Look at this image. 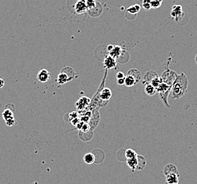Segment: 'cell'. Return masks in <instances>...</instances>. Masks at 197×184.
I'll return each mask as SVG.
<instances>
[{"instance_id":"44dd1931","label":"cell","mask_w":197,"mask_h":184,"mask_svg":"<svg viewBox=\"0 0 197 184\" xmlns=\"http://www.w3.org/2000/svg\"><path fill=\"white\" fill-rule=\"evenodd\" d=\"M140 10H141V6L139 4H134V5H132L130 6L127 9V12H129L131 14H136V13H139Z\"/></svg>"},{"instance_id":"3957f363","label":"cell","mask_w":197,"mask_h":184,"mask_svg":"<svg viewBox=\"0 0 197 184\" xmlns=\"http://www.w3.org/2000/svg\"><path fill=\"white\" fill-rule=\"evenodd\" d=\"M177 76L178 75L175 72L173 71V70L166 69L163 72V74H162V77H160V79H161L162 82L166 84L167 85L172 86L174 81H175Z\"/></svg>"},{"instance_id":"7c38bea8","label":"cell","mask_w":197,"mask_h":184,"mask_svg":"<svg viewBox=\"0 0 197 184\" xmlns=\"http://www.w3.org/2000/svg\"><path fill=\"white\" fill-rule=\"evenodd\" d=\"M139 156L135 158L131 159H127L126 160V163H127L128 167L132 170V171H135L137 169V167H139Z\"/></svg>"},{"instance_id":"484cf974","label":"cell","mask_w":197,"mask_h":184,"mask_svg":"<svg viewBox=\"0 0 197 184\" xmlns=\"http://www.w3.org/2000/svg\"><path fill=\"white\" fill-rule=\"evenodd\" d=\"M142 6L144 9L149 10L151 8V0H143Z\"/></svg>"},{"instance_id":"2e32d148","label":"cell","mask_w":197,"mask_h":184,"mask_svg":"<svg viewBox=\"0 0 197 184\" xmlns=\"http://www.w3.org/2000/svg\"><path fill=\"white\" fill-rule=\"evenodd\" d=\"M83 161L86 164H92L95 162V156L92 153H86L83 156Z\"/></svg>"},{"instance_id":"4fadbf2b","label":"cell","mask_w":197,"mask_h":184,"mask_svg":"<svg viewBox=\"0 0 197 184\" xmlns=\"http://www.w3.org/2000/svg\"><path fill=\"white\" fill-rule=\"evenodd\" d=\"M100 99L103 101H108L112 96V92H111L109 88L105 87L100 92Z\"/></svg>"},{"instance_id":"7a4b0ae2","label":"cell","mask_w":197,"mask_h":184,"mask_svg":"<svg viewBox=\"0 0 197 184\" xmlns=\"http://www.w3.org/2000/svg\"><path fill=\"white\" fill-rule=\"evenodd\" d=\"M172 86L167 85L166 84L162 82L160 84L159 87L156 88V92L159 93L160 96L161 97V99L163 100L164 103H165L167 107H170V105L168 103V101H167V96H168L169 93L171 91Z\"/></svg>"},{"instance_id":"e0dca14e","label":"cell","mask_w":197,"mask_h":184,"mask_svg":"<svg viewBox=\"0 0 197 184\" xmlns=\"http://www.w3.org/2000/svg\"><path fill=\"white\" fill-rule=\"evenodd\" d=\"M158 76L155 72L153 71H149L146 74V75L144 77V82L146 84H150V82L153 79L155 78V77Z\"/></svg>"},{"instance_id":"836d02e7","label":"cell","mask_w":197,"mask_h":184,"mask_svg":"<svg viewBox=\"0 0 197 184\" xmlns=\"http://www.w3.org/2000/svg\"><path fill=\"white\" fill-rule=\"evenodd\" d=\"M173 184H178V183H173Z\"/></svg>"},{"instance_id":"30bf717a","label":"cell","mask_w":197,"mask_h":184,"mask_svg":"<svg viewBox=\"0 0 197 184\" xmlns=\"http://www.w3.org/2000/svg\"><path fill=\"white\" fill-rule=\"evenodd\" d=\"M90 103V99L86 96H83L79 99L78 101L76 102V106L78 111H82L87 107Z\"/></svg>"},{"instance_id":"d4e9b609","label":"cell","mask_w":197,"mask_h":184,"mask_svg":"<svg viewBox=\"0 0 197 184\" xmlns=\"http://www.w3.org/2000/svg\"><path fill=\"white\" fill-rule=\"evenodd\" d=\"M162 0H151V6L153 9H158L161 6Z\"/></svg>"},{"instance_id":"ac0fdd59","label":"cell","mask_w":197,"mask_h":184,"mask_svg":"<svg viewBox=\"0 0 197 184\" xmlns=\"http://www.w3.org/2000/svg\"><path fill=\"white\" fill-rule=\"evenodd\" d=\"M145 92L148 96H153L154 94L156 93V88L153 87L151 84H146V86H145L144 88Z\"/></svg>"},{"instance_id":"5b68a950","label":"cell","mask_w":197,"mask_h":184,"mask_svg":"<svg viewBox=\"0 0 197 184\" xmlns=\"http://www.w3.org/2000/svg\"><path fill=\"white\" fill-rule=\"evenodd\" d=\"M171 17L175 20L176 21H178L179 20L182 19L183 15L182 6L181 5H174L172 9L170 12Z\"/></svg>"},{"instance_id":"52a82bcc","label":"cell","mask_w":197,"mask_h":184,"mask_svg":"<svg viewBox=\"0 0 197 184\" xmlns=\"http://www.w3.org/2000/svg\"><path fill=\"white\" fill-rule=\"evenodd\" d=\"M74 9L76 12L79 14L86 12L88 10L86 0H78L74 5Z\"/></svg>"},{"instance_id":"d6986e66","label":"cell","mask_w":197,"mask_h":184,"mask_svg":"<svg viewBox=\"0 0 197 184\" xmlns=\"http://www.w3.org/2000/svg\"><path fill=\"white\" fill-rule=\"evenodd\" d=\"M164 172H165V175H166L170 174V173H177V169L176 167L174 164H168L165 167V169H164Z\"/></svg>"},{"instance_id":"8992f818","label":"cell","mask_w":197,"mask_h":184,"mask_svg":"<svg viewBox=\"0 0 197 184\" xmlns=\"http://www.w3.org/2000/svg\"><path fill=\"white\" fill-rule=\"evenodd\" d=\"M51 78V74L49 71L45 69H42L40 70L37 75L38 80L41 83H45L48 81Z\"/></svg>"},{"instance_id":"5bb4252c","label":"cell","mask_w":197,"mask_h":184,"mask_svg":"<svg viewBox=\"0 0 197 184\" xmlns=\"http://www.w3.org/2000/svg\"><path fill=\"white\" fill-rule=\"evenodd\" d=\"M122 53V49L120 46L119 45H114L112 51L110 52V56L112 57L113 58L116 59L118 58L119 56L121 55Z\"/></svg>"},{"instance_id":"8fae6325","label":"cell","mask_w":197,"mask_h":184,"mask_svg":"<svg viewBox=\"0 0 197 184\" xmlns=\"http://www.w3.org/2000/svg\"><path fill=\"white\" fill-rule=\"evenodd\" d=\"M179 173H170L166 175V182L167 184L178 183L179 181Z\"/></svg>"},{"instance_id":"277c9868","label":"cell","mask_w":197,"mask_h":184,"mask_svg":"<svg viewBox=\"0 0 197 184\" xmlns=\"http://www.w3.org/2000/svg\"><path fill=\"white\" fill-rule=\"evenodd\" d=\"M2 116H3V118L5 120L6 124L8 126L11 127L15 124L16 120L14 119V117H13V113L10 109L4 110L3 113H2Z\"/></svg>"},{"instance_id":"83f0119b","label":"cell","mask_w":197,"mask_h":184,"mask_svg":"<svg viewBox=\"0 0 197 184\" xmlns=\"http://www.w3.org/2000/svg\"><path fill=\"white\" fill-rule=\"evenodd\" d=\"M89 128H90V126H88L87 123H85L84 122V123L83 124L82 127L81 128V130L83 132H88V130H89Z\"/></svg>"},{"instance_id":"ffe728a7","label":"cell","mask_w":197,"mask_h":184,"mask_svg":"<svg viewBox=\"0 0 197 184\" xmlns=\"http://www.w3.org/2000/svg\"><path fill=\"white\" fill-rule=\"evenodd\" d=\"M128 74L132 76L133 78L136 79L137 82H138V81L140 80V79H141V73H140V72L137 69H130L128 72Z\"/></svg>"},{"instance_id":"9c48e42d","label":"cell","mask_w":197,"mask_h":184,"mask_svg":"<svg viewBox=\"0 0 197 184\" xmlns=\"http://www.w3.org/2000/svg\"><path fill=\"white\" fill-rule=\"evenodd\" d=\"M104 67L107 68L108 69H111L113 68H116L117 67V61L112 57L108 55L105 58L103 61Z\"/></svg>"},{"instance_id":"7402d4cb","label":"cell","mask_w":197,"mask_h":184,"mask_svg":"<svg viewBox=\"0 0 197 184\" xmlns=\"http://www.w3.org/2000/svg\"><path fill=\"white\" fill-rule=\"evenodd\" d=\"M88 10H93L98 5V2L96 0H86Z\"/></svg>"},{"instance_id":"f1b7e54d","label":"cell","mask_w":197,"mask_h":184,"mask_svg":"<svg viewBox=\"0 0 197 184\" xmlns=\"http://www.w3.org/2000/svg\"><path fill=\"white\" fill-rule=\"evenodd\" d=\"M116 78L117 79H123V78H125V76H124V74L123 73V72H117V74H116Z\"/></svg>"},{"instance_id":"6da1fadb","label":"cell","mask_w":197,"mask_h":184,"mask_svg":"<svg viewBox=\"0 0 197 184\" xmlns=\"http://www.w3.org/2000/svg\"><path fill=\"white\" fill-rule=\"evenodd\" d=\"M188 78L184 73L177 77L175 81L172 85L173 99H178L183 96L188 87Z\"/></svg>"},{"instance_id":"f546056e","label":"cell","mask_w":197,"mask_h":184,"mask_svg":"<svg viewBox=\"0 0 197 184\" xmlns=\"http://www.w3.org/2000/svg\"><path fill=\"white\" fill-rule=\"evenodd\" d=\"M117 84H118L119 85H123V84H124V78L117 79Z\"/></svg>"},{"instance_id":"4316f807","label":"cell","mask_w":197,"mask_h":184,"mask_svg":"<svg viewBox=\"0 0 197 184\" xmlns=\"http://www.w3.org/2000/svg\"><path fill=\"white\" fill-rule=\"evenodd\" d=\"M78 118V113L77 112H72L69 113V120L70 121H71L72 120L77 118Z\"/></svg>"},{"instance_id":"603a6c76","label":"cell","mask_w":197,"mask_h":184,"mask_svg":"<svg viewBox=\"0 0 197 184\" xmlns=\"http://www.w3.org/2000/svg\"><path fill=\"white\" fill-rule=\"evenodd\" d=\"M139 155H138V154H137V152H136L135 151H133V149H126V150L125 151V156L126 158V160H127V159L137 157Z\"/></svg>"},{"instance_id":"1f68e13d","label":"cell","mask_w":197,"mask_h":184,"mask_svg":"<svg viewBox=\"0 0 197 184\" xmlns=\"http://www.w3.org/2000/svg\"><path fill=\"white\" fill-rule=\"evenodd\" d=\"M113 47H114V45H108V47H107V48H108V51H109V52H110V51H112V50Z\"/></svg>"},{"instance_id":"d6a6232c","label":"cell","mask_w":197,"mask_h":184,"mask_svg":"<svg viewBox=\"0 0 197 184\" xmlns=\"http://www.w3.org/2000/svg\"><path fill=\"white\" fill-rule=\"evenodd\" d=\"M195 60H196V62H197V54H196V57H195Z\"/></svg>"},{"instance_id":"cb8c5ba5","label":"cell","mask_w":197,"mask_h":184,"mask_svg":"<svg viewBox=\"0 0 197 184\" xmlns=\"http://www.w3.org/2000/svg\"><path fill=\"white\" fill-rule=\"evenodd\" d=\"M162 83V81H161V79H160V77H159L158 76L155 77V78L153 79L150 82V84L151 85L153 86V87H155V88H157L158 87H159L160 84Z\"/></svg>"},{"instance_id":"4dcf8cb0","label":"cell","mask_w":197,"mask_h":184,"mask_svg":"<svg viewBox=\"0 0 197 184\" xmlns=\"http://www.w3.org/2000/svg\"><path fill=\"white\" fill-rule=\"evenodd\" d=\"M4 86V81L2 79H0V88H2Z\"/></svg>"},{"instance_id":"9a60e30c","label":"cell","mask_w":197,"mask_h":184,"mask_svg":"<svg viewBox=\"0 0 197 184\" xmlns=\"http://www.w3.org/2000/svg\"><path fill=\"white\" fill-rule=\"evenodd\" d=\"M137 83V82L136 81V79L132 76L130 75V74H127V76L125 77V78H124V84H125L126 87H133Z\"/></svg>"},{"instance_id":"ba28073f","label":"cell","mask_w":197,"mask_h":184,"mask_svg":"<svg viewBox=\"0 0 197 184\" xmlns=\"http://www.w3.org/2000/svg\"><path fill=\"white\" fill-rule=\"evenodd\" d=\"M73 78V77L68 75L67 72H65L64 69H63L62 72H61V73H60V74L58 75L57 81L60 84H64L68 82L69 81L71 80Z\"/></svg>"}]
</instances>
